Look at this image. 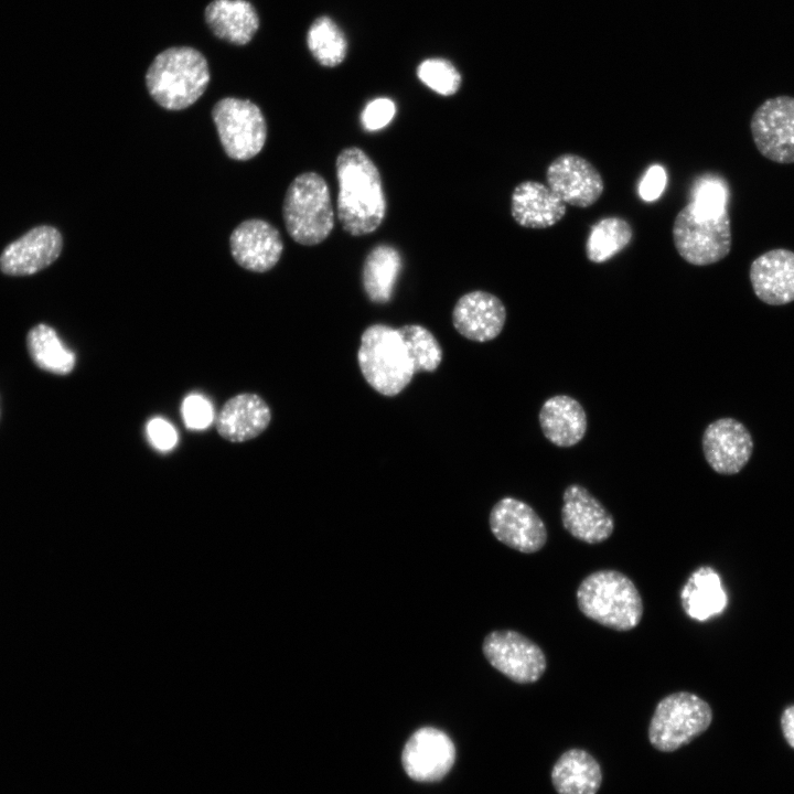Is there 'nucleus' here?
Returning a JSON list of instances; mask_svg holds the SVG:
<instances>
[{
	"label": "nucleus",
	"mask_w": 794,
	"mask_h": 794,
	"mask_svg": "<svg viewBox=\"0 0 794 794\" xmlns=\"http://www.w3.org/2000/svg\"><path fill=\"white\" fill-rule=\"evenodd\" d=\"M337 219L348 235L375 232L386 216L387 202L378 168L358 147L341 150L335 160Z\"/></svg>",
	"instance_id": "f257e3e1"
},
{
	"label": "nucleus",
	"mask_w": 794,
	"mask_h": 794,
	"mask_svg": "<svg viewBox=\"0 0 794 794\" xmlns=\"http://www.w3.org/2000/svg\"><path fill=\"white\" fill-rule=\"evenodd\" d=\"M146 86L152 99L168 110L193 105L211 79L207 60L192 46H171L158 53L147 69Z\"/></svg>",
	"instance_id": "f03ea898"
},
{
	"label": "nucleus",
	"mask_w": 794,
	"mask_h": 794,
	"mask_svg": "<svg viewBox=\"0 0 794 794\" xmlns=\"http://www.w3.org/2000/svg\"><path fill=\"white\" fill-rule=\"evenodd\" d=\"M580 612L598 624L619 632L636 627L644 613L642 596L625 573L602 569L582 579L576 591Z\"/></svg>",
	"instance_id": "7ed1b4c3"
},
{
	"label": "nucleus",
	"mask_w": 794,
	"mask_h": 794,
	"mask_svg": "<svg viewBox=\"0 0 794 794\" xmlns=\"http://www.w3.org/2000/svg\"><path fill=\"white\" fill-rule=\"evenodd\" d=\"M357 363L367 384L387 397L400 394L416 375L399 330L383 323L371 324L362 333Z\"/></svg>",
	"instance_id": "20e7f679"
},
{
	"label": "nucleus",
	"mask_w": 794,
	"mask_h": 794,
	"mask_svg": "<svg viewBox=\"0 0 794 794\" xmlns=\"http://www.w3.org/2000/svg\"><path fill=\"white\" fill-rule=\"evenodd\" d=\"M282 216L296 243L314 246L324 242L334 228V208L324 178L313 171L297 175L286 191Z\"/></svg>",
	"instance_id": "39448f33"
},
{
	"label": "nucleus",
	"mask_w": 794,
	"mask_h": 794,
	"mask_svg": "<svg viewBox=\"0 0 794 794\" xmlns=\"http://www.w3.org/2000/svg\"><path fill=\"white\" fill-rule=\"evenodd\" d=\"M679 256L694 266H708L726 258L732 245L728 211L704 213L688 203L676 215L672 228Z\"/></svg>",
	"instance_id": "423d86ee"
},
{
	"label": "nucleus",
	"mask_w": 794,
	"mask_h": 794,
	"mask_svg": "<svg viewBox=\"0 0 794 794\" xmlns=\"http://www.w3.org/2000/svg\"><path fill=\"white\" fill-rule=\"evenodd\" d=\"M712 722L709 704L690 691L662 698L648 725V740L658 751L673 752L704 733Z\"/></svg>",
	"instance_id": "0eeeda50"
},
{
	"label": "nucleus",
	"mask_w": 794,
	"mask_h": 794,
	"mask_svg": "<svg viewBox=\"0 0 794 794\" xmlns=\"http://www.w3.org/2000/svg\"><path fill=\"white\" fill-rule=\"evenodd\" d=\"M222 147L234 160L256 157L267 139V125L261 109L249 99L224 97L212 109Z\"/></svg>",
	"instance_id": "6e6552de"
},
{
	"label": "nucleus",
	"mask_w": 794,
	"mask_h": 794,
	"mask_svg": "<svg viewBox=\"0 0 794 794\" xmlns=\"http://www.w3.org/2000/svg\"><path fill=\"white\" fill-rule=\"evenodd\" d=\"M482 651L487 662L517 684L538 682L547 669L543 648L514 630H495L485 635Z\"/></svg>",
	"instance_id": "1a4fd4ad"
},
{
	"label": "nucleus",
	"mask_w": 794,
	"mask_h": 794,
	"mask_svg": "<svg viewBox=\"0 0 794 794\" xmlns=\"http://www.w3.org/2000/svg\"><path fill=\"white\" fill-rule=\"evenodd\" d=\"M750 130L758 151L768 160L794 163V97L765 99L754 110Z\"/></svg>",
	"instance_id": "9d476101"
},
{
	"label": "nucleus",
	"mask_w": 794,
	"mask_h": 794,
	"mask_svg": "<svg viewBox=\"0 0 794 794\" xmlns=\"http://www.w3.org/2000/svg\"><path fill=\"white\" fill-rule=\"evenodd\" d=\"M494 537L505 546L524 554L544 548L548 532L544 521L527 503L512 496L497 501L489 516Z\"/></svg>",
	"instance_id": "9b49d317"
},
{
	"label": "nucleus",
	"mask_w": 794,
	"mask_h": 794,
	"mask_svg": "<svg viewBox=\"0 0 794 794\" xmlns=\"http://www.w3.org/2000/svg\"><path fill=\"white\" fill-rule=\"evenodd\" d=\"M455 761V747L450 737L434 728L422 727L406 741L401 764L416 782H437L443 779Z\"/></svg>",
	"instance_id": "f8f14e48"
},
{
	"label": "nucleus",
	"mask_w": 794,
	"mask_h": 794,
	"mask_svg": "<svg viewBox=\"0 0 794 794\" xmlns=\"http://www.w3.org/2000/svg\"><path fill=\"white\" fill-rule=\"evenodd\" d=\"M546 182L564 203L582 208L593 205L604 190L598 169L575 153L554 159L546 169Z\"/></svg>",
	"instance_id": "ddd939ff"
},
{
	"label": "nucleus",
	"mask_w": 794,
	"mask_h": 794,
	"mask_svg": "<svg viewBox=\"0 0 794 794\" xmlns=\"http://www.w3.org/2000/svg\"><path fill=\"white\" fill-rule=\"evenodd\" d=\"M562 501L561 524L573 538L597 545L611 537L615 527L612 514L584 486L568 485Z\"/></svg>",
	"instance_id": "4468645a"
},
{
	"label": "nucleus",
	"mask_w": 794,
	"mask_h": 794,
	"mask_svg": "<svg viewBox=\"0 0 794 794\" xmlns=\"http://www.w3.org/2000/svg\"><path fill=\"white\" fill-rule=\"evenodd\" d=\"M702 452L710 468L723 475L739 473L750 460L753 441L748 429L734 418H720L705 429Z\"/></svg>",
	"instance_id": "2eb2a0df"
},
{
	"label": "nucleus",
	"mask_w": 794,
	"mask_h": 794,
	"mask_svg": "<svg viewBox=\"0 0 794 794\" xmlns=\"http://www.w3.org/2000/svg\"><path fill=\"white\" fill-rule=\"evenodd\" d=\"M229 246L234 260L254 272H265L273 268L283 251L279 230L260 218L242 222L232 232Z\"/></svg>",
	"instance_id": "dca6fc26"
},
{
	"label": "nucleus",
	"mask_w": 794,
	"mask_h": 794,
	"mask_svg": "<svg viewBox=\"0 0 794 794\" xmlns=\"http://www.w3.org/2000/svg\"><path fill=\"white\" fill-rule=\"evenodd\" d=\"M61 233L37 226L9 244L0 255V269L9 276H29L53 264L62 251Z\"/></svg>",
	"instance_id": "f3484780"
},
{
	"label": "nucleus",
	"mask_w": 794,
	"mask_h": 794,
	"mask_svg": "<svg viewBox=\"0 0 794 794\" xmlns=\"http://www.w3.org/2000/svg\"><path fill=\"white\" fill-rule=\"evenodd\" d=\"M506 309L495 294L473 290L461 296L452 310V324L463 337L474 342H489L503 331Z\"/></svg>",
	"instance_id": "a211bd4d"
},
{
	"label": "nucleus",
	"mask_w": 794,
	"mask_h": 794,
	"mask_svg": "<svg viewBox=\"0 0 794 794\" xmlns=\"http://www.w3.org/2000/svg\"><path fill=\"white\" fill-rule=\"evenodd\" d=\"M749 277L755 296L764 303L794 301V251L775 248L761 254L751 262Z\"/></svg>",
	"instance_id": "6ab92c4d"
},
{
	"label": "nucleus",
	"mask_w": 794,
	"mask_h": 794,
	"mask_svg": "<svg viewBox=\"0 0 794 794\" xmlns=\"http://www.w3.org/2000/svg\"><path fill=\"white\" fill-rule=\"evenodd\" d=\"M567 207L548 185L537 181L518 183L511 195V214L522 227L545 229L559 223Z\"/></svg>",
	"instance_id": "aec40b11"
},
{
	"label": "nucleus",
	"mask_w": 794,
	"mask_h": 794,
	"mask_svg": "<svg viewBox=\"0 0 794 794\" xmlns=\"http://www.w3.org/2000/svg\"><path fill=\"white\" fill-rule=\"evenodd\" d=\"M271 420L266 401L256 394L244 393L228 399L216 419L221 437L230 442H244L258 437Z\"/></svg>",
	"instance_id": "412c9836"
},
{
	"label": "nucleus",
	"mask_w": 794,
	"mask_h": 794,
	"mask_svg": "<svg viewBox=\"0 0 794 794\" xmlns=\"http://www.w3.org/2000/svg\"><path fill=\"white\" fill-rule=\"evenodd\" d=\"M538 419L545 438L557 447H572L587 432V414L582 405L568 395H555L546 399Z\"/></svg>",
	"instance_id": "4be33fe9"
},
{
	"label": "nucleus",
	"mask_w": 794,
	"mask_h": 794,
	"mask_svg": "<svg viewBox=\"0 0 794 794\" xmlns=\"http://www.w3.org/2000/svg\"><path fill=\"white\" fill-rule=\"evenodd\" d=\"M204 21L216 37L234 45L248 44L260 22L247 0H212L204 9Z\"/></svg>",
	"instance_id": "5701e85b"
},
{
	"label": "nucleus",
	"mask_w": 794,
	"mask_h": 794,
	"mask_svg": "<svg viewBox=\"0 0 794 794\" xmlns=\"http://www.w3.org/2000/svg\"><path fill=\"white\" fill-rule=\"evenodd\" d=\"M679 598L684 612L700 622L720 614L728 601L718 572L709 566L691 572L682 587Z\"/></svg>",
	"instance_id": "b1692460"
},
{
	"label": "nucleus",
	"mask_w": 794,
	"mask_h": 794,
	"mask_svg": "<svg viewBox=\"0 0 794 794\" xmlns=\"http://www.w3.org/2000/svg\"><path fill=\"white\" fill-rule=\"evenodd\" d=\"M550 777L558 794H597L602 771L588 751L569 749L554 764Z\"/></svg>",
	"instance_id": "393cba45"
},
{
	"label": "nucleus",
	"mask_w": 794,
	"mask_h": 794,
	"mask_svg": "<svg viewBox=\"0 0 794 794\" xmlns=\"http://www.w3.org/2000/svg\"><path fill=\"white\" fill-rule=\"evenodd\" d=\"M401 266L400 253L393 245L382 243L369 250L362 267V286L369 301H390Z\"/></svg>",
	"instance_id": "a878e982"
},
{
	"label": "nucleus",
	"mask_w": 794,
	"mask_h": 794,
	"mask_svg": "<svg viewBox=\"0 0 794 794\" xmlns=\"http://www.w3.org/2000/svg\"><path fill=\"white\" fill-rule=\"evenodd\" d=\"M26 347L33 363L42 371L63 376L74 369V353L47 324H36L28 332Z\"/></svg>",
	"instance_id": "bb28decb"
},
{
	"label": "nucleus",
	"mask_w": 794,
	"mask_h": 794,
	"mask_svg": "<svg viewBox=\"0 0 794 794\" xmlns=\"http://www.w3.org/2000/svg\"><path fill=\"white\" fill-rule=\"evenodd\" d=\"M633 237L631 224L620 216H607L590 228L586 242L587 258L594 264L604 262L623 250Z\"/></svg>",
	"instance_id": "cd10ccee"
},
{
	"label": "nucleus",
	"mask_w": 794,
	"mask_h": 794,
	"mask_svg": "<svg viewBox=\"0 0 794 794\" xmlns=\"http://www.w3.org/2000/svg\"><path fill=\"white\" fill-rule=\"evenodd\" d=\"M309 51L325 67H335L346 55L347 44L336 23L328 17L316 19L307 35Z\"/></svg>",
	"instance_id": "c85d7f7f"
},
{
	"label": "nucleus",
	"mask_w": 794,
	"mask_h": 794,
	"mask_svg": "<svg viewBox=\"0 0 794 794\" xmlns=\"http://www.w3.org/2000/svg\"><path fill=\"white\" fill-rule=\"evenodd\" d=\"M398 330L406 343L416 374L434 372L443 357L442 347L436 336L420 324H406Z\"/></svg>",
	"instance_id": "c756f323"
},
{
	"label": "nucleus",
	"mask_w": 794,
	"mask_h": 794,
	"mask_svg": "<svg viewBox=\"0 0 794 794\" xmlns=\"http://www.w3.org/2000/svg\"><path fill=\"white\" fill-rule=\"evenodd\" d=\"M418 78L442 96L454 95L461 86V75L452 63L443 58H428L417 68Z\"/></svg>",
	"instance_id": "7c9ffc66"
},
{
	"label": "nucleus",
	"mask_w": 794,
	"mask_h": 794,
	"mask_svg": "<svg viewBox=\"0 0 794 794\" xmlns=\"http://www.w3.org/2000/svg\"><path fill=\"white\" fill-rule=\"evenodd\" d=\"M730 192L726 181L716 175H705L694 185L691 204L700 212L719 214L728 211Z\"/></svg>",
	"instance_id": "2f4dec72"
},
{
	"label": "nucleus",
	"mask_w": 794,
	"mask_h": 794,
	"mask_svg": "<svg viewBox=\"0 0 794 794\" xmlns=\"http://www.w3.org/2000/svg\"><path fill=\"white\" fill-rule=\"evenodd\" d=\"M181 411L183 420L190 429H205L214 419V410L211 403L200 395L187 396L182 404Z\"/></svg>",
	"instance_id": "473e14b6"
},
{
	"label": "nucleus",
	"mask_w": 794,
	"mask_h": 794,
	"mask_svg": "<svg viewBox=\"0 0 794 794\" xmlns=\"http://www.w3.org/2000/svg\"><path fill=\"white\" fill-rule=\"evenodd\" d=\"M396 114L395 103L386 97L369 101L361 114V122L366 131H376L386 127Z\"/></svg>",
	"instance_id": "72a5a7b5"
},
{
	"label": "nucleus",
	"mask_w": 794,
	"mask_h": 794,
	"mask_svg": "<svg viewBox=\"0 0 794 794\" xmlns=\"http://www.w3.org/2000/svg\"><path fill=\"white\" fill-rule=\"evenodd\" d=\"M151 443L161 451H169L176 444L178 433L174 427L162 418H153L147 427Z\"/></svg>",
	"instance_id": "f704fd0d"
},
{
	"label": "nucleus",
	"mask_w": 794,
	"mask_h": 794,
	"mask_svg": "<svg viewBox=\"0 0 794 794\" xmlns=\"http://www.w3.org/2000/svg\"><path fill=\"white\" fill-rule=\"evenodd\" d=\"M666 179L663 167L658 164L650 167L639 185L641 198L646 202L657 200L665 189Z\"/></svg>",
	"instance_id": "c9c22d12"
},
{
	"label": "nucleus",
	"mask_w": 794,
	"mask_h": 794,
	"mask_svg": "<svg viewBox=\"0 0 794 794\" xmlns=\"http://www.w3.org/2000/svg\"><path fill=\"white\" fill-rule=\"evenodd\" d=\"M781 729L785 741L794 749V705H790L783 710Z\"/></svg>",
	"instance_id": "e433bc0d"
}]
</instances>
